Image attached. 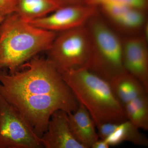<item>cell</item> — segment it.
<instances>
[{
  "instance_id": "14",
  "label": "cell",
  "mask_w": 148,
  "mask_h": 148,
  "mask_svg": "<svg viewBox=\"0 0 148 148\" xmlns=\"http://www.w3.org/2000/svg\"><path fill=\"white\" fill-rule=\"evenodd\" d=\"M139 128L127 120L118 123L113 132L105 139L110 147L115 146L123 142H129L136 145L147 147L148 140Z\"/></svg>"
},
{
  "instance_id": "15",
  "label": "cell",
  "mask_w": 148,
  "mask_h": 148,
  "mask_svg": "<svg viewBox=\"0 0 148 148\" xmlns=\"http://www.w3.org/2000/svg\"><path fill=\"white\" fill-rule=\"evenodd\" d=\"M127 120L139 129L148 130L147 94L138 96L123 107Z\"/></svg>"
},
{
  "instance_id": "5",
  "label": "cell",
  "mask_w": 148,
  "mask_h": 148,
  "mask_svg": "<svg viewBox=\"0 0 148 148\" xmlns=\"http://www.w3.org/2000/svg\"><path fill=\"white\" fill-rule=\"evenodd\" d=\"M89 49L88 32L82 26L57 33L47 58L60 73L86 68Z\"/></svg>"
},
{
  "instance_id": "6",
  "label": "cell",
  "mask_w": 148,
  "mask_h": 148,
  "mask_svg": "<svg viewBox=\"0 0 148 148\" xmlns=\"http://www.w3.org/2000/svg\"><path fill=\"white\" fill-rule=\"evenodd\" d=\"M41 148L29 123L0 94V148Z\"/></svg>"
},
{
  "instance_id": "20",
  "label": "cell",
  "mask_w": 148,
  "mask_h": 148,
  "mask_svg": "<svg viewBox=\"0 0 148 148\" xmlns=\"http://www.w3.org/2000/svg\"><path fill=\"white\" fill-rule=\"evenodd\" d=\"M110 146L104 140H98L92 144V148H109Z\"/></svg>"
},
{
  "instance_id": "10",
  "label": "cell",
  "mask_w": 148,
  "mask_h": 148,
  "mask_svg": "<svg viewBox=\"0 0 148 148\" xmlns=\"http://www.w3.org/2000/svg\"><path fill=\"white\" fill-rule=\"evenodd\" d=\"M40 138L43 147L84 148L72 133L67 113L61 110L52 114L46 130Z\"/></svg>"
},
{
  "instance_id": "1",
  "label": "cell",
  "mask_w": 148,
  "mask_h": 148,
  "mask_svg": "<svg viewBox=\"0 0 148 148\" xmlns=\"http://www.w3.org/2000/svg\"><path fill=\"white\" fill-rule=\"evenodd\" d=\"M0 94L40 138L52 114L79 106L60 73L47 58L33 57L12 72L0 71Z\"/></svg>"
},
{
  "instance_id": "21",
  "label": "cell",
  "mask_w": 148,
  "mask_h": 148,
  "mask_svg": "<svg viewBox=\"0 0 148 148\" xmlns=\"http://www.w3.org/2000/svg\"><path fill=\"white\" fill-rule=\"evenodd\" d=\"M5 18V16H3V15H1V14H0V25L3 23Z\"/></svg>"
},
{
  "instance_id": "3",
  "label": "cell",
  "mask_w": 148,
  "mask_h": 148,
  "mask_svg": "<svg viewBox=\"0 0 148 148\" xmlns=\"http://www.w3.org/2000/svg\"><path fill=\"white\" fill-rule=\"evenodd\" d=\"M79 104L87 109L96 127L107 123L127 120L123 108L109 82L86 68L60 73Z\"/></svg>"
},
{
  "instance_id": "17",
  "label": "cell",
  "mask_w": 148,
  "mask_h": 148,
  "mask_svg": "<svg viewBox=\"0 0 148 148\" xmlns=\"http://www.w3.org/2000/svg\"><path fill=\"white\" fill-rule=\"evenodd\" d=\"M17 0H0V14L7 16L15 13Z\"/></svg>"
},
{
  "instance_id": "8",
  "label": "cell",
  "mask_w": 148,
  "mask_h": 148,
  "mask_svg": "<svg viewBox=\"0 0 148 148\" xmlns=\"http://www.w3.org/2000/svg\"><path fill=\"white\" fill-rule=\"evenodd\" d=\"M98 10L97 7L86 4L64 6L46 16L28 23L35 27L58 33L85 26Z\"/></svg>"
},
{
  "instance_id": "4",
  "label": "cell",
  "mask_w": 148,
  "mask_h": 148,
  "mask_svg": "<svg viewBox=\"0 0 148 148\" xmlns=\"http://www.w3.org/2000/svg\"><path fill=\"white\" fill-rule=\"evenodd\" d=\"M85 26L90 40L89 55L86 68L110 82L125 71L121 37L109 26L98 9Z\"/></svg>"
},
{
  "instance_id": "16",
  "label": "cell",
  "mask_w": 148,
  "mask_h": 148,
  "mask_svg": "<svg viewBox=\"0 0 148 148\" xmlns=\"http://www.w3.org/2000/svg\"><path fill=\"white\" fill-rule=\"evenodd\" d=\"M106 3H116L147 11L148 0H85V4L98 7Z\"/></svg>"
},
{
  "instance_id": "7",
  "label": "cell",
  "mask_w": 148,
  "mask_h": 148,
  "mask_svg": "<svg viewBox=\"0 0 148 148\" xmlns=\"http://www.w3.org/2000/svg\"><path fill=\"white\" fill-rule=\"evenodd\" d=\"M97 8L109 26L121 37L142 34L148 24L147 11L116 3Z\"/></svg>"
},
{
  "instance_id": "13",
  "label": "cell",
  "mask_w": 148,
  "mask_h": 148,
  "mask_svg": "<svg viewBox=\"0 0 148 148\" xmlns=\"http://www.w3.org/2000/svg\"><path fill=\"white\" fill-rule=\"evenodd\" d=\"M60 7L56 0H17L15 13L22 20L29 22L46 16Z\"/></svg>"
},
{
  "instance_id": "11",
  "label": "cell",
  "mask_w": 148,
  "mask_h": 148,
  "mask_svg": "<svg viewBox=\"0 0 148 148\" xmlns=\"http://www.w3.org/2000/svg\"><path fill=\"white\" fill-rule=\"evenodd\" d=\"M67 114L74 137L84 148H91L92 144L99 140V137L95 130V123L87 109L79 104L76 110L67 113Z\"/></svg>"
},
{
  "instance_id": "12",
  "label": "cell",
  "mask_w": 148,
  "mask_h": 148,
  "mask_svg": "<svg viewBox=\"0 0 148 148\" xmlns=\"http://www.w3.org/2000/svg\"><path fill=\"white\" fill-rule=\"evenodd\" d=\"M109 82L114 95L123 108L135 98L148 93L140 81L125 71Z\"/></svg>"
},
{
  "instance_id": "18",
  "label": "cell",
  "mask_w": 148,
  "mask_h": 148,
  "mask_svg": "<svg viewBox=\"0 0 148 148\" xmlns=\"http://www.w3.org/2000/svg\"><path fill=\"white\" fill-rule=\"evenodd\" d=\"M119 123H107L100 125L97 126L98 129V134L99 138L105 140L109 135L113 132Z\"/></svg>"
},
{
  "instance_id": "2",
  "label": "cell",
  "mask_w": 148,
  "mask_h": 148,
  "mask_svg": "<svg viewBox=\"0 0 148 148\" xmlns=\"http://www.w3.org/2000/svg\"><path fill=\"white\" fill-rule=\"evenodd\" d=\"M56 34L25 22L16 13L6 16L0 25V71H14L46 51Z\"/></svg>"
},
{
  "instance_id": "19",
  "label": "cell",
  "mask_w": 148,
  "mask_h": 148,
  "mask_svg": "<svg viewBox=\"0 0 148 148\" xmlns=\"http://www.w3.org/2000/svg\"><path fill=\"white\" fill-rule=\"evenodd\" d=\"M61 7L76 5L84 4L85 0H56Z\"/></svg>"
},
{
  "instance_id": "9",
  "label": "cell",
  "mask_w": 148,
  "mask_h": 148,
  "mask_svg": "<svg viewBox=\"0 0 148 148\" xmlns=\"http://www.w3.org/2000/svg\"><path fill=\"white\" fill-rule=\"evenodd\" d=\"M121 38L125 71L140 81L148 91V39L143 34Z\"/></svg>"
}]
</instances>
